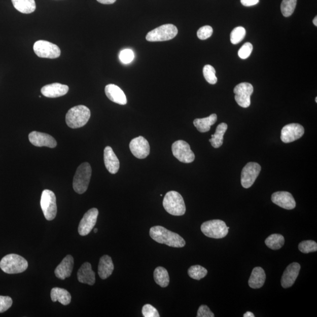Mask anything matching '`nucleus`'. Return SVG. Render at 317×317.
I'll return each instance as SVG.
<instances>
[{"mask_svg":"<svg viewBox=\"0 0 317 317\" xmlns=\"http://www.w3.org/2000/svg\"><path fill=\"white\" fill-rule=\"evenodd\" d=\"M91 117V111L84 105L74 107L68 111L65 121L69 128L77 129L83 127L87 124Z\"/></svg>","mask_w":317,"mask_h":317,"instance_id":"f03ea898","label":"nucleus"},{"mask_svg":"<svg viewBox=\"0 0 317 317\" xmlns=\"http://www.w3.org/2000/svg\"><path fill=\"white\" fill-rule=\"evenodd\" d=\"M163 206L168 214L173 216H183L186 212L184 200L181 194L176 191H170L166 194Z\"/></svg>","mask_w":317,"mask_h":317,"instance_id":"20e7f679","label":"nucleus"},{"mask_svg":"<svg viewBox=\"0 0 317 317\" xmlns=\"http://www.w3.org/2000/svg\"><path fill=\"white\" fill-rule=\"evenodd\" d=\"M171 151L174 157L182 163H192L195 159V154L190 145L184 140L175 142L171 146Z\"/></svg>","mask_w":317,"mask_h":317,"instance_id":"9d476101","label":"nucleus"},{"mask_svg":"<svg viewBox=\"0 0 317 317\" xmlns=\"http://www.w3.org/2000/svg\"><path fill=\"white\" fill-rule=\"evenodd\" d=\"M114 270V266L111 257L108 255L102 256L98 265V274L100 278L105 279L109 277Z\"/></svg>","mask_w":317,"mask_h":317,"instance_id":"b1692460","label":"nucleus"},{"mask_svg":"<svg viewBox=\"0 0 317 317\" xmlns=\"http://www.w3.org/2000/svg\"><path fill=\"white\" fill-rule=\"evenodd\" d=\"M178 33L176 26L170 24L162 25L149 32L146 40L149 42H166L174 39Z\"/></svg>","mask_w":317,"mask_h":317,"instance_id":"423d86ee","label":"nucleus"},{"mask_svg":"<svg viewBox=\"0 0 317 317\" xmlns=\"http://www.w3.org/2000/svg\"><path fill=\"white\" fill-rule=\"evenodd\" d=\"M29 140L37 147H46L54 148L57 147V141L48 134L33 131L29 134Z\"/></svg>","mask_w":317,"mask_h":317,"instance_id":"dca6fc26","label":"nucleus"},{"mask_svg":"<svg viewBox=\"0 0 317 317\" xmlns=\"http://www.w3.org/2000/svg\"><path fill=\"white\" fill-rule=\"evenodd\" d=\"M266 278V273L262 267L254 268L249 278V285L254 289H260L264 285Z\"/></svg>","mask_w":317,"mask_h":317,"instance_id":"393cba45","label":"nucleus"},{"mask_svg":"<svg viewBox=\"0 0 317 317\" xmlns=\"http://www.w3.org/2000/svg\"><path fill=\"white\" fill-rule=\"evenodd\" d=\"M74 267V258L72 256L67 255L55 270V274L57 278L65 279L72 275Z\"/></svg>","mask_w":317,"mask_h":317,"instance_id":"6ab92c4d","label":"nucleus"},{"mask_svg":"<svg viewBox=\"0 0 317 317\" xmlns=\"http://www.w3.org/2000/svg\"><path fill=\"white\" fill-rule=\"evenodd\" d=\"M78 279L79 282L93 286L95 283V273L92 270L91 264L86 262L82 265L77 273Z\"/></svg>","mask_w":317,"mask_h":317,"instance_id":"5701e85b","label":"nucleus"},{"mask_svg":"<svg viewBox=\"0 0 317 317\" xmlns=\"http://www.w3.org/2000/svg\"><path fill=\"white\" fill-rule=\"evenodd\" d=\"M33 48L36 54L40 58L55 59L61 55V50L57 45L47 41H38L33 45Z\"/></svg>","mask_w":317,"mask_h":317,"instance_id":"1a4fd4ad","label":"nucleus"},{"mask_svg":"<svg viewBox=\"0 0 317 317\" xmlns=\"http://www.w3.org/2000/svg\"><path fill=\"white\" fill-rule=\"evenodd\" d=\"M245 29L242 27L235 28L230 33V41L233 44H237L244 39Z\"/></svg>","mask_w":317,"mask_h":317,"instance_id":"f704fd0d","label":"nucleus"},{"mask_svg":"<svg viewBox=\"0 0 317 317\" xmlns=\"http://www.w3.org/2000/svg\"><path fill=\"white\" fill-rule=\"evenodd\" d=\"M94 233H97V232H98V229H94Z\"/></svg>","mask_w":317,"mask_h":317,"instance_id":"de8ad7c7","label":"nucleus"},{"mask_svg":"<svg viewBox=\"0 0 317 317\" xmlns=\"http://www.w3.org/2000/svg\"><path fill=\"white\" fill-rule=\"evenodd\" d=\"M244 317H255V315H254L253 313H252V312H250V311H248L247 312L245 313V314L243 315Z\"/></svg>","mask_w":317,"mask_h":317,"instance_id":"a18cd8bd","label":"nucleus"},{"mask_svg":"<svg viewBox=\"0 0 317 317\" xmlns=\"http://www.w3.org/2000/svg\"><path fill=\"white\" fill-rule=\"evenodd\" d=\"M103 158L106 168L109 172L116 174L120 167V163L111 147H107L104 149Z\"/></svg>","mask_w":317,"mask_h":317,"instance_id":"4be33fe9","label":"nucleus"},{"mask_svg":"<svg viewBox=\"0 0 317 317\" xmlns=\"http://www.w3.org/2000/svg\"><path fill=\"white\" fill-rule=\"evenodd\" d=\"M203 76L207 83L214 85L217 83L218 78L216 76V71L214 66L210 65H206L204 66Z\"/></svg>","mask_w":317,"mask_h":317,"instance_id":"72a5a7b5","label":"nucleus"},{"mask_svg":"<svg viewBox=\"0 0 317 317\" xmlns=\"http://www.w3.org/2000/svg\"><path fill=\"white\" fill-rule=\"evenodd\" d=\"M271 200L277 206L287 210H292L296 206L295 200L292 194L287 192H277L271 196Z\"/></svg>","mask_w":317,"mask_h":317,"instance_id":"f3484780","label":"nucleus"},{"mask_svg":"<svg viewBox=\"0 0 317 317\" xmlns=\"http://www.w3.org/2000/svg\"><path fill=\"white\" fill-rule=\"evenodd\" d=\"M242 5L245 7L255 6L259 3V0H240Z\"/></svg>","mask_w":317,"mask_h":317,"instance_id":"37998d69","label":"nucleus"},{"mask_svg":"<svg viewBox=\"0 0 317 317\" xmlns=\"http://www.w3.org/2000/svg\"><path fill=\"white\" fill-rule=\"evenodd\" d=\"M201 230L205 236L217 239L225 237L229 233L226 223L221 220H213L203 223L201 226Z\"/></svg>","mask_w":317,"mask_h":317,"instance_id":"0eeeda50","label":"nucleus"},{"mask_svg":"<svg viewBox=\"0 0 317 317\" xmlns=\"http://www.w3.org/2000/svg\"><path fill=\"white\" fill-rule=\"evenodd\" d=\"M51 298L53 302L58 301L63 305H68L72 301V296L68 291L58 287L51 290Z\"/></svg>","mask_w":317,"mask_h":317,"instance_id":"bb28decb","label":"nucleus"},{"mask_svg":"<svg viewBox=\"0 0 317 317\" xmlns=\"http://www.w3.org/2000/svg\"><path fill=\"white\" fill-rule=\"evenodd\" d=\"M154 277L155 281L158 285L165 288L169 284V275L166 268L162 267L156 268L154 271Z\"/></svg>","mask_w":317,"mask_h":317,"instance_id":"c756f323","label":"nucleus"},{"mask_svg":"<svg viewBox=\"0 0 317 317\" xmlns=\"http://www.w3.org/2000/svg\"><path fill=\"white\" fill-rule=\"evenodd\" d=\"M99 214L98 210L96 208H92L89 210L84 215L83 219L78 227V233L82 236H87L90 233L97 222Z\"/></svg>","mask_w":317,"mask_h":317,"instance_id":"ddd939ff","label":"nucleus"},{"mask_svg":"<svg viewBox=\"0 0 317 317\" xmlns=\"http://www.w3.org/2000/svg\"><path fill=\"white\" fill-rule=\"evenodd\" d=\"M297 0H283L281 5V13L285 17H289L293 14L297 5Z\"/></svg>","mask_w":317,"mask_h":317,"instance_id":"473e14b6","label":"nucleus"},{"mask_svg":"<svg viewBox=\"0 0 317 317\" xmlns=\"http://www.w3.org/2000/svg\"><path fill=\"white\" fill-rule=\"evenodd\" d=\"M12 298L9 296H0V313L6 312L12 306Z\"/></svg>","mask_w":317,"mask_h":317,"instance_id":"a19ab883","label":"nucleus"},{"mask_svg":"<svg viewBox=\"0 0 317 317\" xmlns=\"http://www.w3.org/2000/svg\"><path fill=\"white\" fill-rule=\"evenodd\" d=\"M304 128L298 124H290L283 127L281 133V139L284 143L288 144L300 139L303 136Z\"/></svg>","mask_w":317,"mask_h":317,"instance_id":"2eb2a0df","label":"nucleus"},{"mask_svg":"<svg viewBox=\"0 0 317 317\" xmlns=\"http://www.w3.org/2000/svg\"><path fill=\"white\" fill-rule=\"evenodd\" d=\"M188 274L190 277L196 279V280H200V279L206 277L207 274V270L199 265H196V266H193L189 268Z\"/></svg>","mask_w":317,"mask_h":317,"instance_id":"2f4dec72","label":"nucleus"},{"mask_svg":"<svg viewBox=\"0 0 317 317\" xmlns=\"http://www.w3.org/2000/svg\"><path fill=\"white\" fill-rule=\"evenodd\" d=\"M313 24H314L315 26H317V17L316 16L314 20H313Z\"/></svg>","mask_w":317,"mask_h":317,"instance_id":"49530a36","label":"nucleus"},{"mask_svg":"<svg viewBox=\"0 0 317 317\" xmlns=\"http://www.w3.org/2000/svg\"><path fill=\"white\" fill-rule=\"evenodd\" d=\"M119 59L124 64H128L131 62L134 58H135V55H134L132 50L130 49H125L121 51L119 54Z\"/></svg>","mask_w":317,"mask_h":317,"instance_id":"e433bc0d","label":"nucleus"},{"mask_svg":"<svg viewBox=\"0 0 317 317\" xmlns=\"http://www.w3.org/2000/svg\"><path fill=\"white\" fill-rule=\"evenodd\" d=\"M56 201V196L53 192L47 189L44 190L40 203L45 218L47 221H53L57 216V206Z\"/></svg>","mask_w":317,"mask_h":317,"instance_id":"6e6552de","label":"nucleus"},{"mask_svg":"<svg viewBox=\"0 0 317 317\" xmlns=\"http://www.w3.org/2000/svg\"><path fill=\"white\" fill-rule=\"evenodd\" d=\"M227 129V125L226 123H221L218 126L215 133L212 135V138L209 140L213 147L219 148L222 146L224 135H225Z\"/></svg>","mask_w":317,"mask_h":317,"instance_id":"c85d7f7f","label":"nucleus"},{"mask_svg":"<svg viewBox=\"0 0 317 317\" xmlns=\"http://www.w3.org/2000/svg\"><path fill=\"white\" fill-rule=\"evenodd\" d=\"M105 94L108 99L113 102L124 105L127 103L126 96L124 91L114 84L107 85L105 89Z\"/></svg>","mask_w":317,"mask_h":317,"instance_id":"412c9836","label":"nucleus"},{"mask_svg":"<svg viewBox=\"0 0 317 317\" xmlns=\"http://www.w3.org/2000/svg\"><path fill=\"white\" fill-rule=\"evenodd\" d=\"M285 242V237L279 234H271L265 240V243L267 247L275 251L280 249L284 245Z\"/></svg>","mask_w":317,"mask_h":317,"instance_id":"7c9ffc66","label":"nucleus"},{"mask_svg":"<svg viewBox=\"0 0 317 317\" xmlns=\"http://www.w3.org/2000/svg\"><path fill=\"white\" fill-rule=\"evenodd\" d=\"M253 90V85L248 83H242L235 87L234 98L238 105L244 108L249 107L251 104V96Z\"/></svg>","mask_w":317,"mask_h":317,"instance_id":"9b49d317","label":"nucleus"},{"mask_svg":"<svg viewBox=\"0 0 317 317\" xmlns=\"http://www.w3.org/2000/svg\"><path fill=\"white\" fill-rule=\"evenodd\" d=\"M129 148L133 156L137 159L146 158L150 154V145L142 136L134 138L130 143Z\"/></svg>","mask_w":317,"mask_h":317,"instance_id":"4468645a","label":"nucleus"},{"mask_svg":"<svg viewBox=\"0 0 317 317\" xmlns=\"http://www.w3.org/2000/svg\"><path fill=\"white\" fill-rule=\"evenodd\" d=\"M92 175V168L89 163L85 162L78 167L73 180V188L78 194L87 191Z\"/></svg>","mask_w":317,"mask_h":317,"instance_id":"39448f33","label":"nucleus"},{"mask_svg":"<svg viewBox=\"0 0 317 317\" xmlns=\"http://www.w3.org/2000/svg\"><path fill=\"white\" fill-rule=\"evenodd\" d=\"M217 115L214 114L207 118L195 119L193 124L200 132H207L209 131L211 126L217 121Z\"/></svg>","mask_w":317,"mask_h":317,"instance_id":"a878e982","label":"nucleus"},{"mask_svg":"<svg viewBox=\"0 0 317 317\" xmlns=\"http://www.w3.org/2000/svg\"><path fill=\"white\" fill-rule=\"evenodd\" d=\"M315 102H317V98H316V97L315 98Z\"/></svg>","mask_w":317,"mask_h":317,"instance_id":"09e8293b","label":"nucleus"},{"mask_svg":"<svg viewBox=\"0 0 317 317\" xmlns=\"http://www.w3.org/2000/svg\"><path fill=\"white\" fill-rule=\"evenodd\" d=\"M28 266L27 261L16 254H10L4 257L0 262V268L7 274L23 273L27 269Z\"/></svg>","mask_w":317,"mask_h":317,"instance_id":"7ed1b4c3","label":"nucleus"},{"mask_svg":"<svg viewBox=\"0 0 317 317\" xmlns=\"http://www.w3.org/2000/svg\"><path fill=\"white\" fill-rule=\"evenodd\" d=\"M69 91L68 86L59 83H54L44 86L42 89V94L47 98H58L65 95Z\"/></svg>","mask_w":317,"mask_h":317,"instance_id":"aec40b11","label":"nucleus"},{"mask_svg":"<svg viewBox=\"0 0 317 317\" xmlns=\"http://www.w3.org/2000/svg\"><path fill=\"white\" fill-rule=\"evenodd\" d=\"M96 1L103 5H113L117 0H96Z\"/></svg>","mask_w":317,"mask_h":317,"instance_id":"c03bdc74","label":"nucleus"},{"mask_svg":"<svg viewBox=\"0 0 317 317\" xmlns=\"http://www.w3.org/2000/svg\"><path fill=\"white\" fill-rule=\"evenodd\" d=\"M197 317H214L215 315L207 305H200L197 314Z\"/></svg>","mask_w":317,"mask_h":317,"instance_id":"79ce46f5","label":"nucleus"},{"mask_svg":"<svg viewBox=\"0 0 317 317\" xmlns=\"http://www.w3.org/2000/svg\"><path fill=\"white\" fill-rule=\"evenodd\" d=\"M150 236L153 240L160 244H166L171 248H184L186 242L180 235L166 229L162 226L151 227Z\"/></svg>","mask_w":317,"mask_h":317,"instance_id":"f257e3e1","label":"nucleus"},{"mask_svg":"<svg viewBox=\"0 0 317 317\" xmlns=\"http://www.w3.org/2000/svg\"><path fill=\"white\" fill-rule=\"evenodd\" d=\"M14 8L23 14H31L36 9L35 0H11Z\"/></svg>","mask_w":317,"mask_h":317,"instance_id":"cd10ccee","label":"nucleus"},{"mask_svg":"<svg viewBox=\"0 0 317 317\" xmlns=\"http://www.w3.org/2000/svg\"><path fill=\"white\" fill-rule=\"evenodd\" d=\"M253 46L251 43H246L238 51V55L241 59H246L251 56L253 51Z\"/></svg>","mask_w":317,"mask_h":317,"instance_id":"58836bf2","label":"nucleus"},{"mask_svg":"<svg viewBox=\"0 0 317 317\" xmlns=\"http://www.w3.org/2000/svg\"><path fill=\"white\" fill-rule=\"evenodd\" d=\"M143 316L145 317H159L160 315L159 312L154 306H152L151 304L145 305L143 308Z\"/></svg>","mask_w":317,"mask_h":317,"instance_id":"ea45409f","label":"nucleus"},{"mask_svg":"<svg viewBox=\"0 0 317 317\" xmlns=\"http://www.w3.org/2000/svg\"><path fill=\"white\" fill-rule=\"evenodd\" d=\"M261 169H262V167L259 163H248L241 171V184L242 186L245 189L251 188L258 177Z\"/></svg>","mask_w":317,"mask_h":317,"instance_id":"f8f14e48","label":"nucleus"},{"mask_svg":"<svg viewBox=\"0 0 317 317\" xmlns=\"http://www.w3.org/2000/svg\"><path fill=\"white\" fill-rule=\"evenodd\" d=\"M301 266L298 263L290 264L286 268L281 278V284L283 288L287 289L292 287L295 283L299 274Z\"/></svg>","mask_w":317,"mask_h":317,"instance_id":"a211bd4d","label":"nucleus"},{"mask_svg":"<svg viewBox=\"0 0 317 317\" xmlns=\"http://www.w3.org/2000/svg\"><path fill=\"white\" fill-rule=\"evenodd\" d=\"M298 249L301 252L305 254L315 252L317 251V244L315 241L312 240L303 241L298 245Z\"/></svg>","mask_w":317,"mask_h":317,"instance_id":"c9c22d12","label":"nucleus"},{"mask_svg":"<svg viewBox=\"0 0 317 317\" xmlns=\"http://www.w3.org/2000/svg\"><path fill=\"white\" fill-rule=\"evenodd\" d=\"M213 28L209 25H205L201 27L197 32V36L201 40H205L210 37L213 34Z\"/></svg>","mask_w":317,"mask_h":317,"instance_id":"4c0bfd02","label":"nucleus"}]
</instances>
